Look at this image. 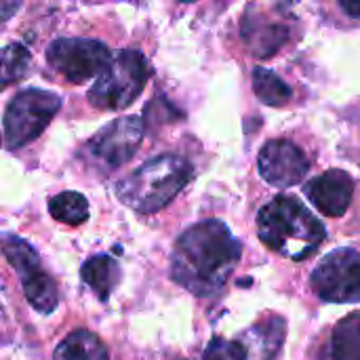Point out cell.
<instances>
[{
  "label": "cell",
  "mask_w": 360,
  "mask_h": 360,
  "mask_svg": "<svg viewBox=\"0 0 360 360\" xmlns=\"http://www.w3.org/2000/svg\"><path fill=\"white\" fill-rule=\"evenodd\" d=\"M243 247L219 219L188 228L171 253V278L198 297L217 295L232 276Z\"/></svg>",
  "instance_id": "obj_1"
},
{
  "label": "cell",
  "mask_w": 360,
  "mask_h": 360,
  "mask_svg": "<svg viewBox=\"0 0 360 360\" xmlns=\"http://www.w3.org/2000/svg\"><path fill=\"white\" fill-rule=\"evenodd\" d=\"M262 243L287 259L304 262L319 251L325 226L293 196H276L257 213Z\"/></svg>",
  "instance_id": "obj_2"
},
{
  "label": "cell",
  "mask_w": 360,
  "mask_h": 360,
  "mask_svg": "<svg viewBox=\"0 0 360 360\" xmlns=\"http://www.w3.org/2000/svg\"><path fill=\"white\" fill-rule=\"evenodd\" d=\"M190 179L192 165L184 156L162 154L143 162L129 177L118 181L116 196L137 213H156L165 209Z\"/></svg>",
  "instance_id": "obj_3"
},
{
  "label": "cell",
  "mask_w": 360,
  "mask_h": 360,
  "mask_svg": "<svg viewBox=\"0 0 360 360\" xmlns=\"http://www.w3.org/2000/svg\"><path fill=\"white\" fill-rule=\"evenodd\" d=\"M150 78V63L137 49H124L112 57L89 91V101L97 110H122L131 105Z\"/></svg>",
  "instance_id": "obj_4"
},
{
  "label": "cell",
  "mask_w": 360,
  "mask_h": 360,
  "mask_svg": "<svg viewBox=\"0 0 360 360\" xmlns=\"http://www.w3.org/2000/svg\"><path fill=\"white\" fill-rule=\"evenodd\" d=\"M61 99L51 91L25 89L17 93L4 112V143L17 150L34 141L59 112Z\"/></svg>",
  "instance_id": "obj_5"
},
{
  "label": "cell",
  "mask_w": 360,
  "mask_h": 360,
  "mask_svg": "<svg viewBox=\"0 0 360 360\" xmlns=\"http://www.w3.org/2000/svg\"><path fill=\"white\" fill-rule=\"evenodd\" d=\"M0 247L8 264L13 266V270L19 274L21 287L30 306L42 314H51L59 304V291H57L53 276L42 268L40 257L34 251V247L15 234H2Z\"/></svg>",
  "instance_id": "obj_6"
},
{
  "label": "cell",
  "mask_w": 360,
  "mask_h": 360,
  "mask_svg": "<svg viewBox=\"0 0 360 360\" xmlns=\"http://www.w3.org/2000/svg\"><path fill=\"white\" fill-rule=\"evenodd\" d=\"M46 61L68 82L80 84L101 74L110 65L112 53L103 42L93 38H59L49 44Z\"/></svg>",
  "instance_id": "obj_7"
},
{
  "label": "cell",
  "mask_w": 360,
  "mask_h": 360,
  "mask_svg": "<svg viewBox=\"0 0 360 360\" xmlns=\"http://www.w3.org/2000/svg\"><path fill=\"white\" fill-rule=\"evenodd\" d=\"M310 283L323 302L359 304L360 255L354 249H338L325 255L312 272Z\"/></svg>",
  "instance_id": "obj_8"
},
{
  "label": "cell",
  "mask_w": 360,
  "mask_h": 360,
  "mask_svg": "<svg viewBox=\"0 0 360 360\" xmlns=\"http://www.w3.org/2000/svg\"><path fill=\"white\" fill-rule=\"evenodd\" d=\"M143 139V120L137 116L116 118L97 131L84 146L86 158L103 171H114L127 165Z\"/></svg>",
  "instance_id": "obj_9"
},
{
  "label": "cell",
  "mask_w": 360,
  "mask_h": 360,
  "mask_svg": "<svg viewBox=\"0 0 360 360\" xmlns=\"http://www.w3.org/2000/svg\"><path fill=\"white\" fill-rule=\"evenodd\" d=\"M257 167H259V175L270 186L291 188L306 177L310 162L295 143L287 139H272L262 148Z\"/></svg>",
  "instance_id": "obj_10"
},
{
  "label": "cell",
  "mask_w": 360,
  "mask_h": 360,
  "mask_svg": "<svg viewBox=\"0 0 360 360\" xmlns=\"http://www.w3.org/2000/svg\"><path fill=\"white\" fill-rule=\"evenodd\" d=\"M304 192L321 213L329 217H342L352 202L354 181L346 171L331 169L308 181Z\"/></svg>",
  "instance_id": "obj_11"
},
{
  "label": "cell",
  "mask_w": 360,
  "mask_h": 360,
  "mask_svg": "<svg viewBox=\"0 0 360 360\" xmlns=\"http://www.w3.org/2000/svg\"><path fill=\"white\" fill-rule=\"evenodd\" d=\"M243 40L255 57H272L287 42V27L278 23H266L247 11L243 15Z\"/></svg>",
  "instance_id": "obj_12"
},
{
  "label": "cell",
  "mask_w": 360,
  "mask_h": 360,
  "mask_svg": "<svg viewBox=\"0 0 360 360\" xmlns=\"http://www.w3.org/2000/svg\"><path fill=\"white\" fill-rule=\"evenodd\" d=\"M53 360H110L105 344L86 329H76L59 342Z\"/></svg>",
  "instance_id": "obj_13"
},
{
  "label": "cell",
  "mask_w": 360,
  "mask_h": 360,
  "mask_svg": "<svg viewBox=\"0 0 360 360\" xmlns=\"http://www.w3.org/2000/svg\"><path fill=\"white\" fill-rule=\"evenodd\" d=\"M118 276H120V268L116 259H112L110 255H93L80 268L82 283L89 285L101 302L110 297V293L118 285Z\"/></svg>",
  "instance_id": "obj_14"
},
{
  "label": "cell",
  "mask_w": 360,
  "mask_h": 360,
  "mask_svg": "<svg viewBox=\"0 0 360 360\" xmlns=\"http://www.w3.org/2000/svg\"><path fill=\"white\" fill-rule=\"evenodd\" d=\"M331 359L360 360V312L340 321L331 335Z\"/></svg>",
  "instance_id": "obj_15"
},
{
  "label": "cell",
  "mask_w": 360,
  "mask_h": 360,
  "mask_svg": "<svg viewBox=\"0 0 360 360\" xmlns=\"http://www.w3.org/2000/svg\"><path fill=\"white\" fill-rule=\"evenodd\" d=\"M32 63L30 51L21 42H13L0 49V91L25 78Z\"/></svg>",
  "instance_id": "obj_16"
},
{
  "label": "cell",
  "mask_w": 360,
  "mask_h": 360,
  "mask_svg": "<svg viewBox=\"0 0 360 360\" xmlns=\"http://www.w3.org/2000/svg\"><path fill=\"white\" fill-rule=\"evenodd\" d=\"M49 213L61 224L80 226L89 219V200L78 192H61L49 200Z\"/></svg>",
  "instance_id": "obj_17"
},
{
  "label": "cell",
  "mask_w": 360,
  "mask_h": 360,
  "mask_svg": "<svg viewBox=\"0 0 360 360\" xmlns=\"http://www.w3.org/2000/svg\"><path fill=\"white\" fill-rule=\"evenodd\" d=\"M253 91L266 105L272 108L285 105L291 99V89L283 82V78L266 68L253 70Z\"/></svg>",
  "instance_id": "obj_18"
},
{
  "label": "cell",
  "mask_w": 360,
  "mask_h": 360,
  "mask_svg": "<svg viewBox=\"0 0 360 360\" xmlns=\"http://www.w3.org/2000/svg\"><path fill=\"white\" fill-rule=\"evenodd\" d=\"M202 360H247V348L240 342L213 338L202 354Z\"/></svg>",
  "instance_id": "obj_19"
},
{
  "label": "cell",
  "mask_w": 360,
  "mask_h": 360,
  "mask_svg": "<svg viewBox=\"0 0 360 360\" xmlns=\"http://www.w3.org/2000/svg\"><path fill=\"white\" fill-rule=\"evenodd\" d=\"M23 4V0H0V21H6L17 13V8Z\"/></svg>",
  "instance_id": "obj_20"
},
{
  "label": "cell",
  "mask_w": 360,
  "mask_h": 360,
  "mask_svg": "<svg viewBox=\"0 0 360 360\" xmlns=\"http://www.w3.org/2000/svg\"><path fill=\"white\" fill-rule=\"evenodd\" d=\"M342 8L350 15V17H356L360 19V0H340Z\"/></svg>",
  "instance_id": "obj_21"
},
{
  "label": "cell",
  "mask_w": 360,
  "mask_h": 360,
  "mask_svg": "<svg viewBox=\"0 0 360 360\" xmlns=\"http://www.w3.org/2000/svg\"><path fill=\"white\" fill-rule=\"evenodd\" d=\"M181 2H192V0H181Z\"/></svg>",
  "instance_id": "obj_22"
}]
</instances>
